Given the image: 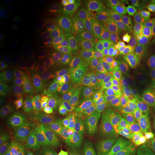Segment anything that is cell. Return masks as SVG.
<instances>
[{
  "label": "cell",
  "mask_w": 155,
  "mask_h": 155,
  "mask_svg": "<svg viewBox=\"0 0 155 155\" xmlns=\"http://www.w3.org/2000/svg\"><path fill=\"white\" fill-rule=\"evenodd\" d=\"M138 52L146 66L155 73V38L147 40Z\"/></svg>",
  "instance_id": "cell-16"
},
{
  "label": "cell",
  "mask_w": 155,
  "mask_h": 155,
  "mask_svg": "<svg viewBox=\"0 0 155 155\" xmlns=\"http://www.w3.org/2000/svg\"><path fill=\"white\" fill-rule=\"evenodd\" d=\"M7 5L15 10L25 12L32 7L33 3L29 0H9L7 1Z\"/></svg>",
  "instance_id": "cell-21"
},
{
  "label": "cell",
  "mask_w": 155,
  "mask_h": 155,
  "mask_svg": "<svg viewBox=\"0 0 155 155\" xmlns=\"http://www.w3.org/2000/svg\"><path fill=\"white\" fill-rule=\"evenodd\" d=\"M0 155H12V154L8 152H6V151H2L1 153H0Z\"/></svg>",
  "instance_id": "cell-27"
},
{
  "label": "cell",
  "mask_w": 155,
  "mask_h": 155,
  "mask_svg": "<svg viewBox=\"0 0 155 155\" xmlns=\"http://www.w3.org/2000/svg\"><path fill=\"white\" fill-rule=\"evenodd\" d=\"M114 66L115 74L125 80H129L147 68L139 52L136 53L125 48L116 49Z\"/></svg>",
  "instance_id": "cell-2"
},
{
  "label": "cell",
  "mask_w": 155,
  "mask_h": 155,
  "mask_svg": "<svg viewBox=\"0 0 155 155\" xmlns=\"http://www.w3.org/2000/svg\"><path fill=\"white\" fill-rule=\"evenodd\" d=\"M155 104V86L142 94L132 97L129 113L134 117L150 110Z\"/></svg>",
  "instance_id": "cell-10"
},
{
  "label": "cell",
  "mask_w": 155,
  "mask_h": 155,
  "mask_svg": "<svg viewBox=\"0 0 155 155\" xmlns=\"http://www.w3.org/2000/svg\"><path fill=\"white\" fill-rule=\"evenodd\" d=\"M28 68L32 74L40 77L44 76L45 68L44 64L42 62L38 61H32L29 62Z\"/></svg>",
  "instance_id": "cell-24"
},
{
  "label": "cell",
  "mask_w": 155,
  "mask_h": 155,
  "mask_svg": "<svg viewBox=\"0 0 155 155\" xmlns=\"http://www.w3.org/2000/svg\"><path fill=\"white\" fill-rule=\"evenodd\" d=\"M56 141L50 134H42L30 144V155H49L54 152Z\"/></svg>",
  "instance_id": "cell-14"
},
{
  "label": "cell",
  "mask_w": 155,
  "mask_h": 155,
  "mask_svg": "<svg viewBox=\"0 0 155 155\" xmlns=\"http://www.w3.org/2000/svg\"><path fill=\"white\" fill-rule=\"evenodd\" d=\"M17 19L22 26L28 28H32L35 24V22L34 14L28 11L19 12L18 15H17Z\"/></svg>",
  "instance_id": "cell-20"
},
{
  "label": "cell",
  "mask_w": 155,
  "mask_h": 155,
  "mask_svg": "<svg viewBox=\"0 0 155 155\" xmlns=\"http://www.w3.org/2000/svg\"><path fill=\"white\" fill-rule=\"evenodd\" d=\"M107 155H137L125 141H119L107 151Z\"/></svg>",
  "instance_id": "cell-18"
},
{
  "label": "cell",
  "mask_w": 155,
  "mask_h": 155,
  "mask_svg": "<svg viewBox=\"0 0 155 155\" xmlns=\"http://www.w3.org/2000/svg\"><path fill=\"white\" fill-rule=\"evenodd\" d=\"M45 13L48 18L53 21H57L61 19L63 13L61 8L57 5L49 4L45 8Z\"/></svg>",
  "instance_id": "cell-22"
},
{
  "label": "cell",
  "mask_w": 155,
  "mask_h": 155,
  "mask_svg": "<svg viewBox=\"0 0 155 155\" xmlns=\"http://www.w3.org/2000/svg\"><path fill=\"white\" fill-rule=\"evenodd\" d=\"M150 155H155V144H154V147H153L152 151V152H151V154Z\"/></svg>",
  "instance_id": "cell-28"
},
{
  "label": "cell",
  "mask_w": 155,
  "mask_h": 155,
  "mask_svg": "<svg viewBox=\"0 0 155 155\" xmlns=\"http://www.w3.org/2000/svg\"><path fill=\"white\" fill-rule=\"evenodd\" d=\"M127 80L114 74L106 78L99 84V89L106 98L116 96L127 91Z\"/></svg>",
  "instance_id": "cell-12"
},
{
  "label": "cell",
  "mask_w": 155,
  "mask_h": 155,
  "mask_svg": "<svg viewBox=\"0 0 155 155\" xmlns=\"http://www.w3.org/2000/svg\"><path fill=\"white\" fill-rule=\"evenodd\" d=\"M153 9H154V10L155 12V1H154V2H153Z\"/></svg>",
  "instance_id": "cell-30"
},
{
  "label": "cell",
  "mask_w": 155,
  "mask_h": 155,
  "mask_svg": "<svg viewBox=\"0 0 155 155\" xmlns=\"http://www.w3.org/2000/svg\"><path fill=\"white\" fill-rule=\"evenodd\" d=\"M132 97L127 91L121 93L116 96L106 98V106L110 113L116 116H124L129 113Z\"/></svg>",
  "instance_id": "cell-11"
},
{
  "label": "cell",
  "mask_w": 155,
  "mask_h": 155,
  "mask_svg": "<svg viewBox=\"0 0 155 155\" xmlns=\"http://www.w3.org/2000/svg\"><path fill=\"white\" fill-rule=\"evenodd\" d=\"M5 146L12 155H30V145L28 140L19 135L11 136Z\"/></svg>",
  "instance_id": "cell-15"
},
{
  "label": "cell",
  "mask_w": 155,
  "mask_h": 155,
  "mask_svg": "<svg viewBox=\"0 0 155 155\" xmlns=\"http://www.w3.org/2000/svg\"><path fill=\"white\" fill-rule=\"evenodd\" d=\"M154 31L155 32V22H154Z\"/></svg>",
  "instance_id": "cell-31"
},
{
  "label": "cell",
  "mask_w": 155,
  "mask_h": 155,
  "mask_svg": "<svg viewBox=\"0 0 155 155\" xmlns=\"http://www.w3.org/2000/svg\"><path fill=\"white\" fill-rule=\"evenodd\" d=\"M64 140L72 150L82 147L86 142V136L83 124L76 121L64 134Z\"/></svg>",
  "instance_id": "cell-13"
},
{
  "label": "cell",
  "mask_w": 155,
  "mask_h": 155,
  "mask_svg": "<svg viewBox=\"0 0 155 155\" xmlns=\"http://www.w3.org/2000/svg\"><path fill=\"white\" fill-rule=\"evenodd\" d=\"M49 155H62L61 154H59V153H56V152H53L51 153V154H50Z\"/></svg>",
  "instance_id": "cell-29"
},
{
  "label": "cell",
  "mask_w": 155,
  "mask_h": 155,
  "mask_svg": "<svg viewBox=\"0 0 155 155\" xmlns=\"http://www.w3.org/2000/svg\"><path fill=\"white\" fill-rule=\"evenodd\" d=\"M47 106V101L43 95L38 94L30 96L22 105L23 119L30 124L38 123L44 117Z\"/></svg>",
  "instance_id": "cell-7"
},
{
  "label": "cell",
  "mask_w": 155,
  "mask_h": 155,
  "mask_svg": "<svg viewBox=\"0 0 155 155\" xmlns=\"http://www.w3.org/2000/svg\"><path fill=\"white\" fill-rule=\"evenodd\" d=\"M136 121L143 126L145 129L155 134V116L148 112L139 114L134 117Z\"/></svg>",
  "instance_id": "cell-19"
},
{
  "label": "cell",
  "mask_w": 155,
  "mask_h": 155,
  "mask_svg": "<svg viewBox=\"0 0 155 155\" xmlns=\"http://www.w3.org/2000/svg\"><path fill=\"white\" fill-rule=\"evenodd\" d=\"M124 136L121 124L117 121H109L102 124L96 134L95 145L98 150L107 152Z\"/></svg>",
  "instance_id": "cell-5"
},
{
  "label": "cell",
  "mask_w": 155,
  "mask_h": 155,
  "mask_svg": "<svg viewBox=\"0 0 155 155\" xmlns=\"http://www.w3.org/2000/svg\"><path fill=\"white\" fill-rule=\"evenodd\" d=\"M155 86V73L148 67L127 80V91L131 97L142 94Z\"/></svg>",
  "instance_id": "cell-8"
},
{
  "label": "cell",
  "mask_w": 155,
  "mask_h": 155,
  "mask_svg": "<svg viewBox=\"0 0 155 155\" xmlns=\"http://www.w3.org/2000/svg\"><path fill=\"white\" fill-rule=\"evenodd\" d=\"M15 92L13 86L8 81H4L0 85V100L6 101L11 98Z\"/></svg>",
  "instance_id": "cell-23"
},
{
  "label": "cell",
  "mask_w": 155,
  "mask_h": 155,
  "mask_svg": "<svg viewBox=\"0 0 155 155\" xmlns=\"http://www.w3.org/2000/svg\"><path fill=\"white\" fill-rule=\"evenodd\" d=\"M22 25L15 17L2 9L0 15V42L6 47H16L25 42Z\"/></svg>",
  "instance_id": "cell-3"
},
{
  "label": "cell",
  "mask_w": 155,
  "mask_h": 155,
  "mask_svg": "<svg viewBox=\"0 0 155 155\" xmlns=\"http://www.w3.org/2000/svg\"><path fill=\"white\" fill-rule=\"evenodd\" d=\"M147 112H148V113H150L151 114H153V115L155 116V104L152 106V108H150V110H148V111H147Z\"/></svg>",
  "instance_id": "cell-26"
},
{
  "label": "cell",
  "mask_w": 155,
  "mask_h": 155,
  "mask_svg": "<svg viewBox=\"0 0 155 155\" xmlns=\"http://www.w3.org/2000/svg\"><path fill=\"white\" fill-rule=\"evenodd\" d=\"M68 155H90V154L86 149H84L83 147H80V148L72 150Z\"/></svg>",
  "instance_id": "cell-25"
},
{
  "label": "cell",
  "mask_w": 155,
  "mask_h": 155,
  "mask_svg": "<svg viewBox=\"0 0 155 155\" xmlns=\"http://www.w3.org/2000/svg\"><path fill=\"white\" fill-rule=\"evenodd\" d=\"M53 45L46 38H42L37 41L32 49V55L38 57H44L51 53L53 51Z\"/></svg>",
  "instance_id": "cell-17"
},
{
  "label": "cell",
  "mask_w": 155,
  "mask_h": 155,
  "mask_svg": "<svg viewBox=\"0 0 155 155\" xmlns=\"http://www.w3.org/2000/svg\"><path fill=\"white\" fill-rule=\"evenodd\" d=\"M116 49L101 51L91 58L87 67V72L91 79H96L104 75L115 63Z\"/></svg>",
  "instance_id": "cell-6"
},
{
  "label": "cell",
  "mask_w": 155,
  "mask_h": 155,
  "mask_svg": "<svg viewBox=\"0 0 155 155\" xmlns=\"http://www.w3.org/2000/svg\"><path fill=\"white\" fill-rule=\"evenodd\" d=\"M78 111L72 106H65L56 113L53 121L54 130L58 134H65L76 121Z\"/></svg>",
  "instance_id": "cell-9"
},
{
  "label": "cell",
  "mask_w": 155,
  "mask_h": 155,
  "mask_svg": "<svg viewBox=\"0 0 155 155\" xmlns=\"http://www.w3.org/2000/svg\"><path fill=\"white\" fill-rule=\"evenodd\" d=\"M124 141L137 155H150L155 144V134L145 128L131 127L126 132Z\"/></svg>",
  "instance_id": "cell-4"
},
{
  "label": "cell",
  "mask_w": 155,
  "mask_h": 155,
  "mask_svg": "<svg viewBox=\"0 0 155 155\" xmlns=\"http://www.w3.org/2000/svg\"><path fill=\"white\" fill-rule=\"evenodd\" d=\"M154 22L152 14L142 7L129 9L119 19V28L128 36H142L150 35L154 31Z\"/></svg>",
  "instance_id": "cell-1"
}]
</instances>
